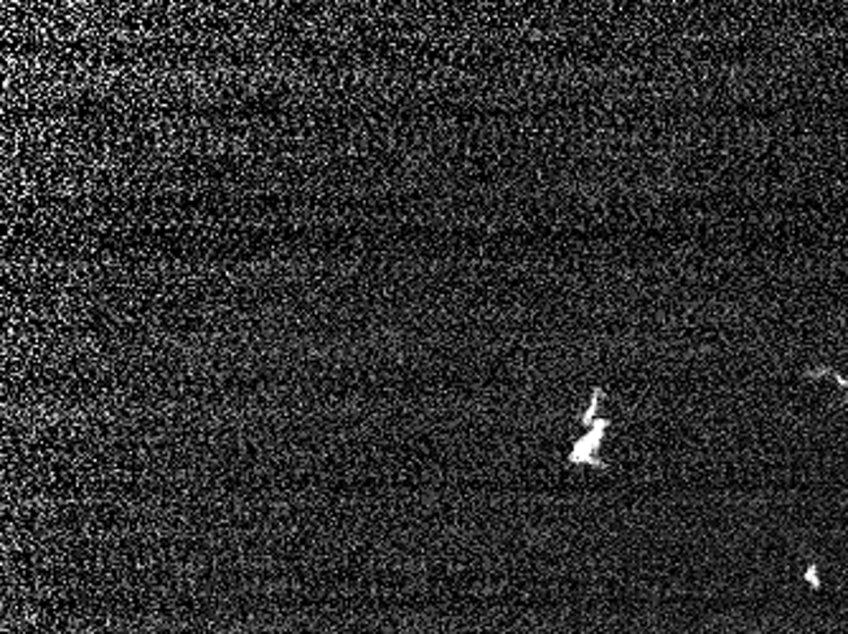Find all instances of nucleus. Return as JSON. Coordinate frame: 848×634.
Segmentation results:
<instances>
[{
    "label": "nucleus",
    "mask_w": 848,
    "mask_h": 634,
    "mask_svg": "<svg viewBox=\"0 0 848 634\" xmlns=\"http://www.w3.org/2000/svg\"><path fill=\"white\" fill-rule=\"evenodd\" d=\"M608 427H610V421H608V419H599L597 424H592V429L581 437L580 442L572 447L569 462H574V465H597V467H602V459L597 457V452H599V442H602V434H605V429Z\"/></svg>",
    "instance_id": "obj_1"
}]
</instances>
